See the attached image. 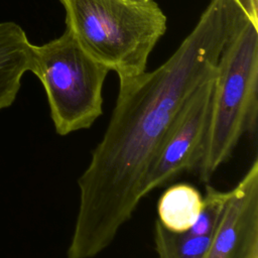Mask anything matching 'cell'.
Masks as SVG:
<instances>
[{"instance_id":"6da1fadb","label":"cell","mask_w":258,"mask_h":258,"mask_svg":"<svg viewBox=\"0 0 258 258\" xmlns=\"http://www.w3.org/2000/svg\"><path fill=\"white\" fill-rule=\"evenodd\" d=\"M240 17L233 0H211L163 64L153 72L119 78L107 129L78 180L79 209L67 258L96 257L130 220L171 124L194 92L216 73Z\"/></svg>"},{"instance_id":"7a4b0ae2","label":"cell","mask_w":258,"mask_h":258,"mask_svg":"<svg viewBox=\"0 0 258 258\" xmlns=\"http://www.w3.org/2000/svg\"><path fill=\"white\" fill-rule=\"evenodd\" d=\"M59 1L66 28L119 78L145 72L151 50L166 31V16L153 0Z\"/></svg>"},{"instance_id":"3957f363","label":"cell","mask_w":258,"mask_h":258,"mask_svg":"<svg viewBox=\"0 0 258 258\" xmlns=\"http://www.w3.org/2000/svg\"><path fill=\"white\" fill-rule=\"evenodd\" d=\"M257 116L258 27L243 15L217 64L210 125L197 166L205 183L232 156L241 137L255 133Z\"/></svg>"},{"instance_id":"277c9868","label":"cell","mask_w":258,"mask_h":258,"mask_svg":"<svg viewBox=\"0 0 258 258\" xmlns=\"http://www.w3.org/2000/svg\"><path fill=\"white\" fill-rule=\"evenodd\" d=\"M30 72L44 88L58 135L89 129L102 115V89L110 70L84 50L68 28L55 39L33 44Z\"/></svg>"},{"instance_id":"5b68a950","label":"cell","mask_w":258,"mask_h":258,"mask_svg":"<svg viewBox=\"0 0 258 258\" xmlns=\"http://www.w3.org/2000/svg\"><path fill=\"white\" fill-rule=\"evenodd\" d=\"M215 76L194 92L176 115L145 175L143 198L182 172L197 168L210 125Z\"/></svg>"},{"instance_id":"8992f818","label":"cell","mask_w":258,"mask_h":258,"mask_svg":"<svg viewBox=\"0 0 258 258\" xmlns=\"http://www.w3.org/2000/svg\"><path fill=\"white\" fill-rule=\"evenodd\" d=\"M258 256V160L230 190L206 258Z\"/></svg>"},{"instance_id":"52a82bcc","label":"cell","mask_w":258,"mask_h":258,"mask_svg":"<svg viewBox=\"0 0 258 258\" xmlns=\"http://www.w3.org/2000/svg\"><path fill=\"white\" fill-rule=\"evenodd\" d=\"M32 48L20 25L0 22V110L15 101L22 77L31 69Z\"/></svg>"},{"instance_id":"ba28073f","label":"cell","mask_w":258,"mask_h":258,"mask_svg":"<svg viewBox=\"0 0 258 258\" xmlns=\"http://www.w3.org/2000/svg\"><path fill=\"white\" fill-rule=\"evenodd\" d=\"M202 206L203 196L198 188L187 183L173 184L158 200V221L171 232H187L198 220Z\"/></svg>"},{"instance_id":"9c48e42d","label":"cell","mask_w":258,"mask_h":258,"mask_svg":"<svg viewBox=\"0 0 258 258\" xmlns=\"http://www.w3.org/2000/svg\"><path fill=\"white\" fill-rule=\"evenodd\" d=\"M213 235L171 232L157 220L153 229L154 249L157 258H206Z\"/></svg>"},{"instance_id":"30bf717a","label":"cell","mask_w":258,"mask_h":258,"mask_svg":"<svg viewBox=\"0 0 258 258\" xmlns=\"http://www.w3.org/2000/svg\"><path fill=\"white\" fill-rule=\"evenodd\" d=\"M229 196L230 190H220L210 183H206L202 210L198 220L187 232L192 235H213L223 217Z\"/></svg>"},{"instance_id":"8fae6325","label":"cell","mask_w":258,"mask_h":258,"mask_svg":"<svg viewBox=\"0 0 258 258\" xmlns=\"http://www.w3.org/2000/svg\"><path fill=\"white\" fill-rule=\"evenodd\" d=\"M247 19L258 27V0H234Z\"/></svg>"}]
</instances>
